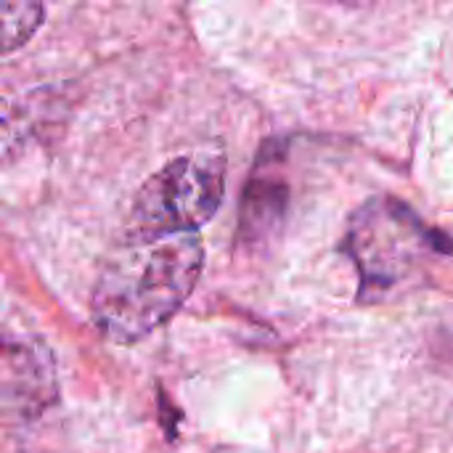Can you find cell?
Segmentation results:
<instances>
[{
	"mask_svg": "<svg viewBox=\"0 0 453 453\" xmlns=\"http://www.w3.org/2000/svg\"><path fill=\"white\" fill-rule=\"evenodd\" d=\"M202 265L204 247L196 234L127 242L96 281L90 300L96 329L119 345L149 337L191 297Z\"/></svg>",
	"mask_w": 453,
	"mask_h": 453,
	"instance_id": "obj_1",
	"label": "cell"
},
{
	"mask_svg": "<svg viewBox=\"0 0 453 453\" xmlns=\"http://www.w3.org/2000/svg\"><path fill=\"white\" fill-rule=\"evenodd\" d=\"M453 242L430 228L409 204L393 196L366 202L350 220L342 250L358 268V300H382V295L417 276L430 257L446 255Z\"/></svg>",
	"mask_w": 453,
	"mask_h": 453,
	"instance_id": "obj_2",
	"label": "cell"
},
{
	"mask_svg": "<svg viewBox=\"0 0 453 453\" xmlns=\"http://www.w3.org/2000/svg\"><path fill=\"white\" fill-rule=\"evenodd\" d=\"M226 194V157L202 149L170 159L135 194L127 215V242H154L196 234L210 223Z\"/></svg>",
	"mask_w": 453,
	"mask_h": 453,
	"instance_id": "obj_3",
	"label": "cell"
},
{
	"mask_svg": "<svg viewBox=\"0 0 453 453\" xmlns=\"http://www.w3.org/2000/svg\"><path fill=\"white\" fill-rule=\"evenodd\" d=\"M0 19H3V50L11 53L19 45H24L32 32L42 24L45 8L40 3H13L5 0L0 5Z\"/></svg>",
	"mask_w": 453,
	"mask_h": 453,
	"instance_id": "obj_4",
	"label": "cell"
}]
</instances>
